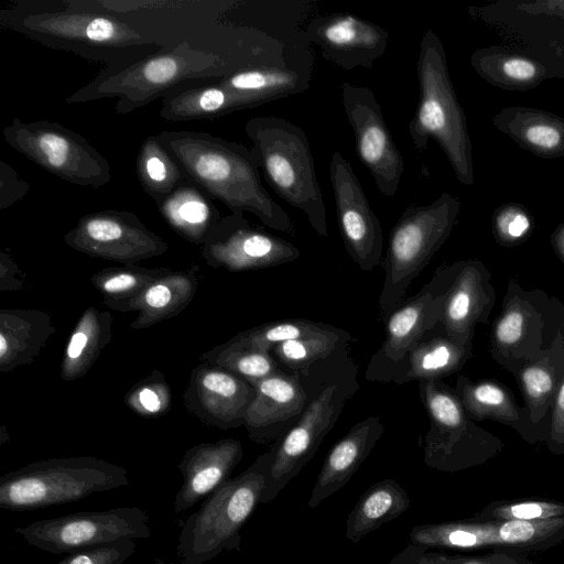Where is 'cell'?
<instances>
[{
  "label": "cell",
  "mask_w": 564,
  "mask_h": 564,
  "mask_svg": "<svg viewBox=\"0 0 564 564\" xmlns=\"http://www.w3.org/2000/svg\"><path fill=\"white\" fill-rule=\"evenodd\" d=\"M158 138L185 176L232 214L250 213L264 226L294 235L290 216L263 186L250 148L205 131H162Z\"/></svg>",
  "instance_id": "1"
},
{
  "label": "cell",
  "mask_w": 564,
  "mask_h": 564,
  "mask_svg": "<svg viewBox=\"0 0 564 564\" xmlns=\"http://www.w3.org/2000/svg\"><path fill=\"white\" fill-rule=\"evenodd\" d=\"M200 39L166 46L119 69L102 68L65 101L85 104L117 98L115 112L128 115L162 98L185 80L216 79L251 66L283 63L221 55L212 50L208 36Z\"/></svg>",
  "instance_id": "2"
},
{
  "label": "cell",
  "mask_w": 564,
  "mask_h": 564,
  "mask_svg": "<svg viewBox=\"0 0 564 564\" xmlns=\"http://www.w3.org/2000/svg\"><path fill=\"white\" fill-rule=\"evenodd\" d=\"M0 24L46 47L101 63L109 70L170 46L116 15L86 10L2 9Z\"/></svg>",
  "instance_id": "3"
},
{
  "label": "cell",
  "mask_w": 564,
  "mask_h": 564,
  "mask_svg": "<svg viewBox=\"0 0 564 564\" xmlns=\"http://www.w3.org/2000/svg\"><path fill=\"white\" fill-rule=\"evenodd\" d=\"M307 403L297 423L280 440L261 503H270L313 458L345 404L359 390L350 345L296 372Z\"/></svg>",
  "instance_id": "4"
},
{
  "label": "cell",
  "mask_w": 564,
  "mask_h": 564,
  "mask_svg": "<svg viewBox=\"0 0 564 564\" xmlns=\"http://www.w3.org/2000/svg\"><path fill=\"white\" fill-rule=\"evenodd\" d=\"M419 102L408 130L415 151L423 152L433 139L449 161L457 180L474 184L471 143L466 117L449 77L445 50L438 35L426 30L416 63Z\"/></svg>",
  "instance_id": "5"
},
{
  "label": "cell",
  "mask_w": 564,
  "mask_h": 564,
  "mask_svg": "<svg viewBox=\"0 0 564 564\" xmlns=\"http://www.w3.org/2000/svg\"><path fill=\"white\" fill-rule=\"evenodd\" d=\"M245 132L270 187L300 209L318 236L326 237V207L305 131L289 120L269 115L249 119Z\"/></svg>",
  "instance_id": "6"
},
{
  "label": "cell",
  "mask_w": 564,
  "mask_h": 564,
  "mask_svg": "<svg viewBox=\"0 0 564 564\" xmlns=\"http://www.w3.org/2000/svg\"><path fill=\"white\" fill-rule=\"evenodd\" d=\"M278 441L241 474L229 478L182 525L177 555L182 564H203L224 551L241 550V530L261 503Z\"/></svg>",
  "instance_id": "7"
},
{
  "label": "cell",
  "mask_w": 564,
  "mask_h": 564,
  "mask_svg": "<svg viewBox=\"0 0 564 564\" xmlns=\"http://www.w3.org/2000/svg\"><path fill=\"white\" fill-rule=\"evenodd\" d=\"M129 485L124 467L93 456L41 459L0 477V508L29 511Z\"/></svg>",
  "instance_id": "8"
},
{
  "label": "cell",
  "mask_w": 564,
  "mask_h": 564,
  "mask_svg": "<svg viewBox=\"0 0 564 564\" xmlns=\"http://www.w3.org/2000/svg\"><path fill=\"white\" fill-rule=\"evenodd\" d=\"M460 207L457 197L443 192L431 204L409 206L393 225L382 261L384 279L379 307L383 316L404 301L413 280L451 235Z\"/></svg>",
  "instance_id": "9"
},
{
  "label": "cell",
  "mask_w": 564,
  "mask_h": 564,
  "mask_svg": "<svg viewBox=\"0 0 564 564\" xmlns=\"http://www.w3.org/2000/svg\"><path fill=\"white\" fill-rule=\"evenodd\" d=\"M419 395L430 417L423 460L432 469L457 473L484 464L502 444L476 426L455 391L440 380L419 381Z\"/></svg>",
  "instance_id": "10"
},
{
  "label": "cell",
  "mask_w": 564,
  "mask_h": 564,
  "mask_svg": "<svg viewBox=\"0 0 564 564\" xmlns=\"http://www.w3.org/2000/svg\"><path fill=\"white\" fill-rule=\"evenodd\" d=\"M2 135L17 152L65 182L100 188L111 180L108 160L83 134L59 122L15 117Z\"/></svg>",
  "instance_id": "11"
},
{
  "label": "cell",
  "mask_w": 564,
  "mask_h": 564,
  "mask_svg": "<svg viewBox=\"0 0 564 564\" xmlns=\"http://www.w3.org/2000/svg\"><path fill=\"white\" fill-rule=\"evenodd\" d=\"M409 542L427 549L508 551L531 554L564 542V518L495 521L471 518L412 528Z\"/></svg>",
  "instance_id": "12"
},
{
  "label": "cell",
  "mask_w": 564,
  "mask_h": 564,
  "mask_svg": "<svg viewBox=\"0 0 564 564\" xmlns=\"http://www.w3.org/2000/svg\"><path fill=\"white\" fill-rule=\"evenodd\" d=\"M149 521L138 507H117L35 520L14 531L31 546L68 554L123 539H148L152 533Z\"/></svg>",
  "instance_id": "13"
},
{
  "label": "cell",
  "mask_w": 564,
  "mask_h": 564,
  "mask_svg": "<svg viewBox=\"0 0 564 564\" xmlns=\"http://www.w3.org/2000/svg\"><path fill=\"white\" fill-rule=\"evenodd\" d=\"M64 242L93 258L137 264L164 254L169 245L132 212L104 209L82 216Z\"/></svg>",
  "instance_id": "14"
},
{
  "label": "cell",
  "mask_w": 564,
  "mask_h": 564,
  "mask_svg": "<svg viewBox=\"0 0 564 564\" xmlns=\"http://www.w3.org/2000/svg\"><path fill=\"white\" fill-rule=\"evenodd\" d=\"M340 88L359 160L380 193L392 197L400 186L404 160L384 121L381 106L369 87L344 82Z\"/></svg>",
  "instance_id": "15"
},
{
  "label": "cell",
  "mask_w": 564,
  "mask_h": 564,
  "mask_svg": "<svg viewBox=\"0 0 564 564\" xmlns=\"http://www.w3.org/2000/svg\"><path fill=\"white\" fill-rule=\"evenodd\" d=\"M200 253L208 265L231 272L281 265L295 261L301 254L290 241L232 213L220 218L200 246Z\"/></svg>",
  "instance_id": "16"
},
{
  "label": "cell",
  "mask_w": 564,
  "mask_h": 564,
  "mask_svg": "<svg viewBox=\"0 0 564 564\" xmlns=\"http://www.w3.org/2000/svg\"><path fill=\"white\" fill-rule=\"evenodd\" d=\"M337 223L347 253L362 271L382 261L383 234L350 162L334 151L329 162Z\"/></svg>",
  "instance_id": "17"
},
{
  "label": "cell",
  "mask_w": 564,
  "mask_h": 564,
  "mask_svg": "<svg viewBox=\"0 0 564 564\" xmlns=\"http://www.w3.org/2000/svg\"><path fill=\"white\" fill-rule=\"evenodd\" d=\"M254 393L253 384L243 378L200 362L189 373L183 404L205 425L226 431L245 425Z\"/></svg>",
  "instance_id": "18"
},
{
  "label": "cell",
  "mask_w": 564,
  "mask_h": 564,
  "mask_svg": "<svg viewBox=\"0 0 564 564\" xmlns=\"http://www.w3.org/2000/svg\"><path fill=\"white\" fill-rule=\"evenodd\" d=\"M303 32L326 61L344 70L371 69L384 54L389 40L386 29L350 13L312 18Z\"/></svg>",
  "instance_id": "19"
},
{
  "label": "cell",
  "mask_w": 564,
  "mask_h": 564,
  "mask_svg": "<svg viewBox=\"0 0 564 564\" xmlns=\"http://www.w3.org/2000/svg\"><path fill=\"white\" fill-rule=\"evenodd\" d=\"M442 308L443 295L430 282L395 307L387 316L386 337L370 358L365 379L390 382L399 362L440 323Z\"/></svg>",
  "instance_id": "20"
},
{
  "label": "cell",
  "mask_w": 564,
  "mask_h": 564,
  "mask_svg": "<svg viewBox=\"0 0 564 564\" xmlns=\"http://www.w3.org/2000/svg\"><path fill=\"white\" fill-rule=\"evenodd\" d=\"M477 261H459L440 267L430 283L443 295L440 323L445 335L462 346H470L474 326L489 313V284Z\"/></svg>",
  "instance_id": "21"
},
{
  "label": "cell",
  "mask_w": 564,
  "mask_h": 564,
  "mask_svg": "<svg viewBox=\"0 0 564 564\" xmlns=\"http://www.w3.org/2000/svg\"><path fill=\"white\" fill-rule=\"evenodd\" d=\"M313 67L310 47L286 62L242 68L217 80L228 91L235 112L305 91Z\"/></svg>",
  "instance_id": "22"
},
{
  "label": "cell",
  "mask_w": 564,
  "mask_h": 564,
  "mask_svg": "<svg viewBox=\"0 0 564 564\" xmlns=\"http://www.w3.org/2000/svg\"><path fill=\"white\" fill-rule=\"evenodd\" d=\"M253 387L256 393L243 426L254 443L276 442L302 416L307 403L306 391L296 373L282 369Z\"/></svg>",
  "instance_id": "23"
},
{
  "label": "cell",
  "mask_w": 564,
  "mask_h": 564,
  "mask_svg": "<svg viewBox=\"0 0 564 564\" xmlns=\"http://www.w3.org/2000/svg\"><path fill=\"white\" fill-rule=\"evenodd\" d=\"M243 456L240 441L223 438L188 448L177 464L183 484L175 495L174 511L182 513L207 498L230 478Z\"/></svg>",
  "instance_id": "24"
},
{
  "label": "cell",
  "mask_w": 564,
  "mask_h": 564,
  "mask_svg": "<svg viewBox=\"0 0 564 564\" xmlns=\"http://www.w3.org/2000/svg\"><path fill=\"white\" fill-rule=\"evenodd\" d=\"M384 431V424L378 415L354 424L325 457L307 506L316 508L341 489L367 459Z\"/></svg>",
  "instance_id": "25"
},
{
  "label": "cell",
  "mask_w": 564,
  "mask_h": 564,
  "mask_svg": "<svg viewBox=\"0 0 564 564\" xmlns=\"http://www.w3.org/2000/svg\"><path fill=\"white\" fill-rule=\"evenodd\" d=\"M199 276L200 268L197 264L186 270H170L137 296L105 304L121 313L137 312L131 327L144 329L184 311L195 297Z\"/></svg>",
  "instance_id": "26"
},
{
  "label": "cell",
  "mask_w": 564,
  "mask_h": 564,
  "mask_svg": "<svg viewBox=\"0 0 564 564\" xmlns=\"http://www.w3.org/2000/svg\"><path fill=\"white\" fill-rule=\"evenodd\" d=\"M53 316L41 310H0V371L29 366L55 333Z\"/></svg>",
  "instance_id": "27"
},
{
  "label": "cell",
  "mask_w": 564,
  "mask_h": 564,
  "mask_svg": "<svg viewBox=\"0 0 564 564\" xmlns=\"http://www.w3.org/2000/svg\"><path fill=\"white\" fill-rule=\"evenodd\" d=\"M494 126L521 147L543 158L564 155V118L543 110L514 106L500 110Z\"/></svg>",
  "instance_id": "28"
},
{
  "label": "cell",
  "mask_w": 564,
  "mask_h": 564,
  "mask_svg": "<svg viewBox=\"0 0 564 564\" xmlns=\"http://www.w3.org/2000/svg\"><path fill=\"white\" fill-rule=\"evenodd\" d=\"M158 209L174 232L196 246L206 241L221 218L212 197L187 177Z\"/></svg>",
  "instance_id": "29"
},
{
  "label": "cell",
  "mask_w": 564,
  "mask_h": 564,
  "mask_svg": "<svg viewBox=\"0 0 564 564\" xmlns=\"http://www.w3.org/2000/svg\"><path fill=\"white\" fill-rule=\"evenodd\" d=\"M470 346H462L445 336L424 337L399 362L390 382L440 380L458 371L468 359Z\"/></svg>",
  "instance_id": "30"
},
{
  "label": "cell",
  "mask_w": 564,
  "mask_h": 564,
  "mask_svg": "<svg viewBox=\"0 0 564 564\" xmlns=\"http://www.w3.org/2000/svg\"><path fill=\"white\" fill-rule=\"evenodd\" d=\"M112 315L94 306L87 307L75 324L61 362V377L74 381L95 365L112 338Z\"/></svg>",
  "instance_id": "31"
},
{
  "label": "cell",
  "mask_w": 564,
  "mask_h": 564,
  "mask_svg": "<svg viewBox=\"0 0 564 564\" xmlns=\"http://www.w3.org/2000/svg\"><path fill=\"white\" fill-rule=\"evenodd\" d=\"M411 506L406 490L394 479L371 485L346 520L345 538L354 543L404 513Z\"/></svg>",
  "instance_id": "32"
},
{
  "label": "cell",
  "mask_w": 564,
  "mask_h": 564,
  "mask_svg": "<svg viewBox=\"0 0 564 564\" xmlns=\"http://www.w3.org/2000/svg\"><path fill=\"white\" fill-rule=\"evenodd\" d=\"M232 113L228 91L216 79L202 85L183 86L162 97L159 115L170 122L216 119Z\"/></svg>",
  "instance_id": "33"
},
{
  "label": "cell",
  "mask_w": 564,
  "mask_h": 564,
  "mask_svg": "<svg viewBox=\"0 0 564 564\" xmlns=\"http://www.w3.org/2000/svg\"><path fill=\"white\" fill-rule=\"evenodd\" d=\"M470 61L484 79L508 89L532 88L546 73L539 62L499 47L477 50Z\"/></svg>",
  "instance_id": "34"
},
{
  "label": "cell",
  "mask_w": 564,
  "mask_h": 564,
  "mask_svg": "<svg viewBox=\"0 0 564 564\" xmlns=\"http://www.w3.org/2000/svg\"><path fill=\"white\" fill-rule=\"evenodd\" d=\"M135 173L143 192L156 206L186 178L176 160L161 144L158 134L149 135L135 159Z\"/></svg>",
  "instance_id": "35"
},
{
  "label": "cell",
  "mask_w": 564,
  "mask_h": 564,
  "mask_svg": "<svg viewBox=\"0 0 564 564\" xmlns=\"http://www.w3.org/2000/svg\"><path fill=\"white\" fill-rule=\"evenodd\" d=\"M351 341L349 332L334 326L324 333L275 345L270 354L282 370L296 373L339 348L349 346Z\"/></svg>",
  "instance_id": "36"
},
{
  "label": "cell",
  "mask_w": 564,
  "mask_h": 564,
  "mask_svg": "<svg viewBox=\"0 0 564 564\" xmlns=\"http://www.w3.org/2000/svg\"><path fill=\"white\" fill-rule=\"evenodd\" d=\"M199 360L230 371L251 384L281 370L269 351L249 348L230 339L204 352Z\"/></svg>",
  "instance_id": "37"
},
{
  "label": "cell",
  "mask_w": 564,
  "mask_h": 564,
  "mask_svg": "<svg viewBox=\"0 0 564 564\" xmlns=\"http://www.w3.org/2000/svg\"><path fill=\"white\" fill-rule=\"evenodd\" d=\"M454 391L465 411L476 419L492 417L507 423L519 419L513 400L496 383H475L459 376Z\"/></svg>",
  "instance_id": "38"
},
{
  "label": "cell",
  "mask_w": 564,
  "mask_h": 564,
  "mask_svg": "<svg viewBox=\"0 0 564 564\" xmlns=\"http://www.w3.org/2000/svg\"><path fill=\"white\" fill-rule=\"evenodd\" d=\"M171 269L143 268L137 264L105 268L90 278L104 303L132 299L164 276Z\"/></svg>",
  "instance_id": "39"
},
{
  "label": "cell",
  "mask_w": 564,
  "mask_h": 564,
  "mask_svg": "<svg viewBox=\"0 0 564 564\" xmlns=\"http://www.w3.org/2000/svg\"><path fill=\"white\" fill-rule=\"evenodd\" d=\"M333 327L334 325L330 324L305 318L282 319L242 330L230 340L249 348L270 352L275 345L324 333Z\"/></svg>",
  "instance_id": "40"
},
{
  "label": "cell",
  "mask_w": 564,
  "mask_h": 564,
  "mask_svg": "<svg viewBox=\"0 0 564 564\" xmlns=\"http://www.w3.org/2000/svg\"><path fill=\"white\" fill-rule=\"evenodd\" d=\"M426 546L409 544L401 553L395 555L391 564H538L527 555L508 552L491 551L480 555L446 553L443 551H429Z\"/></svg>",
  "instance_id": "41"
},
{
  "label": "cell",
  "mask_w": 564,
  "mask_h": 564,
  "mask_svg": "<svg viewBox=\"0 0 564 564\" xmlns=\"http://www.w3.org/2000/svg\"><path fill=\"white\" fill-rule=\"evenodd\" d=\"M474 519L495 521H534L564 518V502L547 499L492 501Z\"/></svg>",
  "instance_id": "42"
},
{
  "label": "cell",
  "mask_w": 564,
  "mask_h": 564,
  "mask_svg": "<svg viewBox=\"0 0 564 564\" xmlns=\"http://www.w3.org/2000/svg\"><path fill=\"white\" fill-rule=\"evenodd\" d=\"M124 402L141 416H160L171 408V389L164 376L153 370L128 391Z\"/></svg>",
  "instance_id": "43"
},
{
  "label": "cell",
  "mask_w": 564,
  "mask_h": 564,
  "mask_svg": "<svg viewBox=\"0 0 564 564\" xmlns=\"http://www.w3.org/2000/svg\"><path fill=\"white\" fill-rule=\"evenodd\" d=\"M135 550V540L123 539L68 553L55 564H122Z\"/></svg>",
  "instance_id": "44"
},
{
  "label": "cell",
  "mask_w": 564,
  "mask_h": 564,
  "mask_svg": "<svg viewBox=\"0 0 564 564\" xmlns=\"http://www.w3.org/2000/svg\"><path fill=\"white\" fill-rule=\"evenodd\" d=\"M494 226L498 238L502 242H517L529 234L531 218L521 206L508 204L497 210Z\"/></svg>",
  "instance_id": "45"
},
{
  "label": "cell",
  "mask_w": 564,
  "mask_h": 564,
  "mask_svg": "<svg viewBox=\"0 0 564 564\" xmlns=\"http://www.w3.org/2000/svg\"><path fill=\"white\" fill-rule=\"evenodd\" d=\"M528 402L533 410H541L550 402L554 391V375L546 366L528 367L521 375Z\"/></svg>",
  "instance_id": "46"
},
{
  "label": "cell",
  "mask_w": 564,
  "mask_h": 564,
  "mask_svg": "<svg viewBox=\"0 0 564 564\" xmlns=\"http://www.w3.org/2000/svg\"><path fill=\"white\" fill-rule=\"evenodd\" d=\"M31 185L6 161L0 162V210H6L22 200Z\"/></svg>",
  "instance_id": "47"
},
{
  "label": "cell",
  "mask_w": 564,
  "mask_h": 564,
  "mask_svg": "<svg viewBox=\"0 0 564 564\" xmlns=\"http://www.w3.org/2000/svg\"><path fill=\"white\" fill-rule=\"evenodd\" d=\"M524 328V310L520 305L509 306L496 324L495 338L501 346H512L521 339Z\"/></svg>",
  "instance_id": "48"
},
{
  "label": "cell",
  "mask_w": 564,
  "mask_h": 564,
  "mask_svg": "<svg viewBox=\"0 0 564 564\" xmlns=\"http://www.w3.org/2000/svg\"><path fill=\"white\" fill-rule=\"evenodd\" d=\"M550 447L553 453L564 451V378L555 397L554 414L550 432Z\"/></svg>",
  "instance_id": "49"
},
{
  "label": "cell",
  "mask_w": 564,
  "mask_h": 564,
  "mask_svg": "<svg viewBox=\"0 0 564 564\" xmlns=\"http://www.w3.org/2000/svg\"><path fill=\"white\" fill-rule=\"evenodd\" d=\"M20 269L10 254L0 252V289L1 291H13L22 288V278H19Z\"/></svg>",
  "instance_id": "50"
},
{
  "label": "cell",
  "mask_w": 564,
  "mask_h": 564,
  "mask_svg": "<svg viewBox=\"0 0 564 564\" xmlns=\"http://www.w3.org/2000/svg\"><path fill=\"white\" fill-rule=\"evenodd\" d=\"M552 243L556 252L564 261V224L558 226L557 229L555 230L552 237Z\"/></svg>",
  "instance_id": "51"
},
{
  "label": "cell",
  "mask_w": 564,
  "mask_h": 564,
  "mask_svg": "<svg viewBox=\"0 0 564 564\" xmlns=\"http://www.w3.org/2000/svg\"><path fill=\"white\" fill-rule=\"evenodd\" d=\"M539 11H564V1H550V2H541L536 3ZM536 9V10H538Z\"/></svg>",
  "instance_id": "52"
},
{
  "label": "cell",
  "mask_w": 564,
  "mask_h": 564,
  "mask_svg": "<svg viewBox=\"0 0 564 564\" xmlns=\"http://www.w3.org/2000/svg\"><path fill=\"white\" fill-rule=\"evenodd\" d=\"M151 564H172L171 562H165L162 558H155Z\"/></svg>",
  "instance_id": "53"
},
{
  "label": "cell",
  "mask_w": 564,
  "mask_h": 564,
  "mask_svg": "<svg viewBox=\"0 0 564 564\" xmlns=\"http://www.w3.org/2000/svg\"><path fill=\"white\" fill-rule=\"evenodd\" d=\"M388 564H391L390 562Z\"/></svg>",
  "instance_id": "54"
}]
</instances>
